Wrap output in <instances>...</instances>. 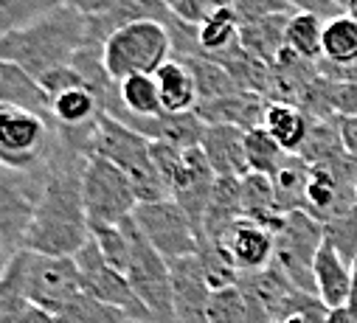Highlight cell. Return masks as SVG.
<instances>
[{"label":"cell","instance_id":"6da1fadb","mask_svg":"<svg viewBox=\"0 0 357 323\" xmlns=\"http://www.w3.org/2000/svg\"><path fill=\"white\" fill-rule=\"evenodd\" d=\"M87 155L68 143L62 135L51 152V175L34 222L20 251H31L54 259H73L91 239V219L84 211L82 175Z\"/></svg>","mask_w":357,"mask_h":323},{"label":"cell","instance_id":"7a4b0ae2","mask_svg":"<svg viewBox=\"0 0 357 323\" xmlns=\"http://www.w3.org/2000/svg\"><path fill=\"white\" fill-rule=\"evenodd\" d=\"M91 40L93 20L70 6H59L34 26L0 37V62H12L34 79H43L51 70L70 68Z\"/></svg>","mask_w":357,"mask_h":323},{"label":"cell","instance_id":"3957f363","mask_svg":"<svg viewBox=\"0 0 357 323\" xmlns=\"http://www.w3.org/2000/svg\"><path fill=\"white\" fill-rule=\"evenodd\" d=\"M87 155H99V157L110 160L113 166H119L130 178V183L138 194V203H155V200L169 197L166 186L160 180V172L155 166V157H152V141L146 135L135 132L132 127H127L110 116H99Z\"/></svg>","mask_w":357,"mask_h":323},{"label":"cell","instance_id":"277c9868","mask_svg":"<svg viewBox=\"0 0 357 323\" xmlns=\"http://www.w3.org/2000/svg\"><path fill=\"white\" fill-rule=\"evenodd\" d=\"M152 157L166 186V194L192 216V222L200 230L203 214L217 186V175L208 164L203 146L181 149L163 141H152Z\"/></svg>","mask_w":357,"mask_h":323},{"label":"cell","instance_id":"5b68a950","mask_svg":"<svg viewBox=\"0 0 357 323\" xmlns=\"http://www.w3.org/2000/svg\"><path fill=\"white\" fill-rule=\"evenodd\" d=\"M105 68L116 82L130 76H155L172 59V34L166 23L141 20L119 29L105 42Z\"/></svg>","mask_w":357,"mask_h":323},{"label":"cell","instance_id":"8992f818","mask_svg":"<svg viewBox=\"0 0 357 323\" xmlns=\"http://www.w3.org/2000/svg\"><path fill=\"white\" fill-rule=\"evenodd\" d=\"M6 265H12L15 273L20 276L29 304L54 317L62 315L73 301L84 295L82 276L73 259H54V256L20 251Z\"/></svg>","mask_w":357,"mask_h":323},{"label":"cell","instance_id":"52a82bcc","mask_svg":"<svg viewBox=\"0 0 357 323\" xmlns=\"http://www.w3.org/2000/svg\"><path fill=\"white\" fill-rule=\"evenodd\" d=\"M48 175H51V164H43L37 169L0 166V239H3V265L23 248V239L45 194Z\"/></svg>","mask_w":357,"mask_h":323},{"label":"cell","instance_id":"ba28073f","mask_svg":"<svg viewBox=\"0 0 357 323\" xmlns=\"http://www.w3.org/2000/svg\"><path fill=\"white\" fill-rule=\"evenodd\" d=\"M121 228L127 233V245H130L124 276L130 278L132 290L152 312V323H174L172 265L152 248V242L141 233V228L135 225L132 216L124 219Z\"/></svg>","mask_w":357,"mask_h":323},{"label":"cell","instance_id":"9c48e42d","mask_svg":"<svg viewBox=\"0 0 357 323\" xmlns=\"http://www.w3.org/2000/svg\"><path fill=\"white\" fill-rule=\"evenodd\" d=\"M82 194H84V211H87V219H91V228L121 225L138 208V194L130 178L99 155H87L84 160Z\"/></svg>","mask_w":357,"mask_h":323},{"label":"cell","instance_id":"30bf717a","mask_svg":"<svg viewBox=\"0 0 357 323\" xmlns=\"http://www.w3.org/2000/svg\"><path fill=\"white\" fill-rule=\"evenodd\" d=\"M56 141H59L56 124L34 113L0 104V166L37 169L51 160Z\"/></svg>","mask_w":357,"mask_h":323},{"label":"cell","instance_id":"8fae6325","mask_svg":"<svg viewBox=\"0 0 357 323\" xmlns=\"http://www.w3.org/2000/svg\"><path fill=\"white\" fill-rule=\"evenodd\" d=\"M273 236H276V256H273V262L284 270V276L298 290L318 295L312 267H315V256H318L321 245L326 242L324 222H318L307 211H296V214H287L282 219V225L276 228Z\"/></svg>","mask_w":357,"mask_h":323},{"label":"cell","instance_id":"7c38bea8","mask_svg":"<svg viewBox=\"0 0 357 323\" xmlns=\"http://www.w3.org/2000/svg\"><path fill=\"white\" fill-rule=\"evenodd\" d=\"M141 233L152 242V248L172 265L177 259L197 256L200 251V230L192 216L177 205L172 197L155 203H138L132 214Z\"/></svg>","mask_w":357,"mask_h":323},{"label":"cell","instance_id":"4fadbf2b","mask_svg":"<svg viewBox=\"0 0 357 323\" xmlns=\"http://www.w3.org/2000/svg\"><path fill=\"white\" fill-rule=\"evenodd\" d=\"M76 267H79V276H82V287L84 292L107 304V306H116L121 312H127L132 320L138 323H152V312L146 309V304L138 298V292L132 290L130 278L124 273H119L102 253V248L96 245V239L91 233V239L84 242V248L73 256Z\"/></svg>","mask_w":357,"mask_h":323},{"label":"cell","instance_id":"5bb4252c","mask_svg":"<svg viewBox=\"0 0 357 323\" xmlns=\"http://www.w3.org/2000/svg\"><path fill=\"white\" fill-rule=\"evenodd\" d=\"M172 290H174V323H208L211 284L197 256L172 262Z\"/></svg>","mask_w":357,"mask_h":323},{"label":"cell","instance_id":"9a60e30c","mask_svg":"<svg viewBox=\"0 0 357 323\" xmlns=\"http://www.w3.org/2000/svg\"><path fill=\"white\" fill-rule=\"evenodd\" d=\"M220 245L231 253L239 276L242 273H259L264 267L273 265V256H276V236L273 230H267L256 222H236L225 236Z\"/></svg>","mask_w":357,"mask_h":323},{"label":"cell","instance_id":"2e32d148","mask_svg":"<svg viewBox=\"0 0 357 323\" xmlns=\"http://www.w3.org/2000/svg\"><path fill=\"white\" fill-rule=\"evenodd\" d=\"M0 104L34 113V116L56 124L54 121V96L43 88L40 79H34L31 73H26L23 68H17L12 62H0Z\"/></svg>","mask_w":357,"mask_h":323},{"label":"cell","instance_id":"e0dca14e","mask_svg":"<svg viewBox=\"0 0 357 323\" xmlns=\"http://www.w3.org/2000/svg\"><path fill=\"white\" fill-rule=\"evenodd\" d=\"M245 138H248V132L239 129V127H225V124L206 127V135H203L200 146H203L217 178H245V175H250Z\"/></svg>","mask_w":357,"mask_h":323},{"label":"cell","instance_id":"ac0fdd59","mask_svg":"<svg viewBox=\"0 0 357 323\" xmlns=\"http://www.w3.org/2000/svg\"><path fill=\"white\" fill-rule=\"evenodd\" d=\"M264 107H267V99L250 93V90H239L234 96H225V99H217V102H206V104H197L195 113L203 118L206 127L211 124H225V127H239L245 132L261 127L264 121Z\"/></svg>","mask_w":357,"mask_h":323},{"label":"cell","instance_id":"d6986e66","mask_svg":"<svg viewBox=\"0 0 357 323\" xmlns=\"http://www.w3.org/2000/svg\"><path fill=\"white\" fill-rule=\"evenodd\" d=\"M293 15L296 12H282V15L261 17L256 23H245L239 31L242 48L256 59H261L264 65H276L279 56L287 51V29Z\"/></svg>","mask_w":357,"mask_h":323},{"label":"cell","instance_id":"ffe728a7","mask_svg":"<svg viewBox=\"0 0 357 323\" xmlns=\"http://www.w3.org/2000/svg\"><path fill=\"white\" fill-rule=\"evenodd\" d=\"M315 287H318V298L329 306V309H337V306H346L349 301V292H351V267L340 259V253L324 242L318 256H315Z\"/></svg>","mask_w":357,"mask_h":323},{"label":"cell","instance_id":"44dd1931","mask_svg":"<svg viewBox=\"0 0 357 323\" xmlns=\"http://www.w3.org/2000/svg\"><path fill=\"white\" fill-rule=\"evenodd\" d=\"M239 194H242V216L248 222H256L267 230H273L282 225L284 214L276 205V189L273 180L264 175H245L239 180Z\"/></svg>","mask_w":357,"mask_h":323},{"label":"cell","instance_id":"7402d4cb","mask_svg":"<svg viewBox=\"0 0 357 323\" xmlns=\"http://www.w3.org/2000/svg\"><path fill=\"white\" fill-rule=\"evenodd\" d=\"M155 82H158L163 113H192L197 107V85L192 70L183 62L169 59L155 73Z\"/></svg>","mask_w":357,"mask_h":323},{"label":"cell","instance_id":"603a6c76","mask_svg":"<svg viewBox=\"0 0 357 323\" xmlns=\"http://www.w3.org/2000/svg\"><path fill=\"white\" fill-rule=\"evenodd\" d=\"M310 118L304 110L293 107V104H276V102H267L264 107V121L261 127L271 132V138L287 152V155H298L307 135H310Z\"/></svg>","mask_w":357,"mask_h":323},{"label":"cell","instance_id":"cb8c5ba5","mask_svg":"<svg viewBox=\"0 0 357 323\" xmlns=\"http://www.w3.org/2000/svg\"><path fill=\"white\" fill-rule=\"evenodd\" d=\"M239 31H242V23L236 20V15L228 9L211 15L203 26H197V42H200V54L211 62H222L228 59L242 42H239Z\"/></svg>","mask_w":357,"mask_h":323},{"label":"cell","instance_id":"d4e9b609","mask_svg":"<svg viewBox=\"0 0 357 323\" xmlns=\"http://www.w3.org/2000/svg\"><path fill=\"white\" fill-rule=\"evenodd\" d=\"M310 164L301 155H287L284 164L279 166V172L271 178L273 189H276V205L279 211L296 214L307 208V183H310Z\"/></svg>","mask_w":357,"mask_h":323},{"label":"cell","instance_id":"484cf974","mask_svg":"<svg viewBox=\"0 0 357 323\" xmlns=\"http://www.w3.org/2000/svg\"><path fill=\"white\" fill-rule=\"evenodd\" d=\"M177 62H183V65L192 70V76H195V85H197V104L217 102V99H225V96H234V93L242 90V88L234 82V76H231L222 65L206 59L203 54L189 56V59H177Z\"/></svg>","mask_w":357,"mask_h":323},{"label":"cell","instance_id":"4316f807","mask_svg":"<svg viewBox=\"0 0 357 323\" xmlns=\"http://www.w3.org/2000/svg\"><path fill=\"white\" fill-rule=\"evenodd\" d=\"M99 116L96 96L87 88H70L54 96V121L59 129H91Z\"/></svg>","mask_w":357,"mask_h":323},{"label":"cell","instance_id":"83f0119b","mask_svg":"<svg viewBox=\"0 0 357 323\" xmlns=\"http://www.w3.org/2000/svg\"><path fill=\"white\" fill-rule=\"evenodd\" d=\"M321 62L337 65V68H351L357 65V20L349 15L332 17L324 26V56Z\"/></svg>","mask_w":357,"mask_h":323},{"label":"cell","instance_id":"f1b7e54d","mask_svg":"<svg viewBox=\"0 0 357 323\" xmlns=\"http://www.w3.org/2000/svg\"><path fill=\"white\" fill-rule=\"evenodd\" d=\"M310 166H324L329 160L346 155L343 138H340V118H318L310 124V135L298 152Z\"/></svg>","mask_w":357,"mask_h":323},{"label":"cell","instance_id":"f546056e","mask_svg":"<svg viewBox=\"0 0 357 323\" xmlns=\"http://www.w3.org/2000/svg\"><path fill=\"white\" fill-rule=\"evenodd\" d=\"M324 26L326 20L310 12H296L287 29V51L307 62H321L324 56Z\"/></svg>","mask_w":357,"mask_h":323},{"label":"cell","instance_id":"4dcf8cb0","mask_svg":"<svg viewBox=\"0 0 357 323\" xmlns=\"http://www.w3.org/2000/svg\"><path fill=\"white\" fill-rule=\"evenodd\" d=\"M119 85H121L124 107L132 116V129H135V121L163 116V104H160V93H158L155 76H130V79H124V82H119Z\"/></svg>","mask_w":357,"mask_h":323},{"label":"cell","instance_id":"1f68e13d","mask_svg":"<svg viewBox=\"0 0 357 323\" xmlns=\"http://www.w3.org/2000/svg\"><path fill=\"white\" fill-rule=\"evenodd\" d=\"M245 152H248V166L253 175H264V178H273L279 172V166L284 164L287 152L271 138L264 127H256L248 132L245 138Z\"/></svg>","mask_w":357,"mask_h":323},{"label":"cell","instance_id":"d6a6232c","mask_svg":"<svg viewBox=\"0 0 357 323\" xmlns=\"http://www.w3.org/2000/svg\"><path fill=\"white\" fill-rule=\"evenodd\" d=\"M59 6V0H0V37L34 26Z\"/></svg>","mask_w":357,"mask_h":323},{"label":"cell","instance_id":"836d02e7","mask_svg":"<svg viewBox=\"0 0 357 323\" xmlns=\"http://www.w3.org/2000/svg\"><path fill=\"white\" fill-rule=\"evenodd\" d=\"M56 323H138V320H132L127 312L107 306V304H102L84 292L62 315H56Z\"/></svg>","mask_w":357,"mask_h":323},{"label":"cell","instance_id":"e575fe53","mask_svg":"<svg viewBox=\"0 0 357 323\" xmlns=\"http://www.w3.org/2000/svg\"><path fill=\"white\" fill-rule=\"evenodd\" d=\"M324 230H326V242L340 253V259L349 267H354V262H357V205L351 211L329 219L324 225Z\"/></svg>","mask_w":357,"mask_h":323},{"label":"cell","instance_id":"d590c367","mask_svg":"<svg viewBox=\"0 0 357 323\" xmlns=\"http://www.w3.org/2000/svg\"><path fill=\"white\" fill-rule=\"evenodd\" d=\"M166 9L189 26H203L211 15L228 9V0H163Z\"/></svg>","mask_w":357,"mask_h":323},{"label":"cell","instance_id":"8d00e7d4","mask_svg":"<svg viewBox=\"0 0 357 323\" xmlns=\"http://www.w3.org/2000/svg\"><path fill=\"white\" fill-rule=\"evenodd\" d=\"M231 12L236 15V20L245 23H256L261 17H271V15H282V12H293L287 3L282 0H228Z\"/></svg>","mask_w":357,"mask_h":323},{"label":"cell","instance_id":"74e56055","mask_svg":"<svg viewBox=\"0 0 357 323\" xmlns=\"http://www.w3.org/2000/svg\"><path fill=\"white\" fill-rule=\"evenodd\" d=\"M332 110L337 118H357V82H332Z\"/></svg>","mask_w":357,"mask_h":323},{"label":"cell","instance_id":"f35d334b","mask_svg":"<svg viewBox=\"0 0 357 323\" xmlns=\"http://www.w3.org/2000/svg\"><path fill=\"white\" fill-rule=\"evenodd\" d=\"M282 3H287L293 12H310V15H318L324 20H332V17L346 15L337 3H332V0H282Z\"/></svg>","mask_w":357,"mask_h":323},{"label":"cell","instance_id":"ab89813d","mask_svg":"<svg viewBox=\"0 0 357 323\" xmlns=\"http://www.w3.org/2000/svg\"><path fill=\"white\" fill-rule=\"evenodd\" d=\"M59 3L76 9V12L87 15V17H99V15H105L110 9L113 0H59Z\"/></svg>","mask_w":357,"mask_h":323},{"label":"cell","instance_id":"60d3db41","mask_svg":"<svg viewBox=\"0 0 357 323\" xmlns=\"http://www.w3.org/2000/svg\"><path fill=\"white\" fill-rule=\"evenodd\" d=\"M340 138L346 152L357 160V118H340Z\"/></svg>","mask_w":357,"mask_h":323},{"label":"cell","instance_id":"b9f144b4","mask_svg":"<svg viewBox=\"0 0 357 323\" xmlns=\"http://www.w3.org/2000/svg\"><path fill=\"white\" fill-rule=\"evenodd\" d=\"M17 323H56V317L48 315V312H43V309H37V306H29V309L20 315Z\"/></svg>","mask_w":357,"mask_h":323},{"label":"cell","instance_id":"7bdbcfd3","mask_svg":"<svg viewBox=\"0 0 357 323\" xmlns=\"http://www.w3.org/2000/svg\"><path fill=\"white\" fill-rule=\"evenodd\" d=\"M326 323H357V315L349 306H337V309H329Z\"/></svg>","mask_w":357,"mask_h":323},{"label":"cell","instance_id":"ee69618b","mask_svg":"<svg viewBox=\"0 0 357 323\" xmlns=\"http://www.w3.org/2000/svg\"><path fill=\"white\" fill-rule=\"evenodd\" d=\"M346 306H349V309L357 315V262H354V267H351V292H349Z\"/></svg>","mask_w":357,"mask_h":323},{"label":"cell","instance_id":"f6af8a7d","mask_svg":"<svg viewBox=\"0 0 357 323\" xmlns=\"http://www.w3.org/2000/svg\"><path fill=\"white\" fill-rule=\"evenodd\" d=\"M346 15L351 20H357V0H346Z\"/></svg>","mask_w":357,"mask_h":323},{"label":"cell","instance_id":"bcb514c9","mask_svg":"<svg viewBox=\"0 0 357 323\" xmlns=\"http://www.w3.org/2000/svg\"><path fill=\"white\" fill-rule=\"evenodd\" d=\"M282 323H312V320H307V317H290V320H282Z\"/></svg>","mask_w":357,"mask_h":323},{"label":"cell","instance_id":"7dc6e473","mask_svg":"<svg viewBox=\"0 0 357 323\" xmlns=\"http://www.w3.org/2000/svg\"><path fill=\"white\" fill-rule=\"evenodd\" d=\"M332 3H337V6H340V9L346 12V0H332Z\"/></svg>","mask_w":357,"mask_h":323}]
</instances>
